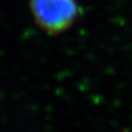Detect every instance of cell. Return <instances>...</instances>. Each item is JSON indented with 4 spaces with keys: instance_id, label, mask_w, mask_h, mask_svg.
Returning a JSON list of instances; mask_svg holds the SVG:
<instances>
[{
    "instance_id": "cell-1",
    "label": "cell",
    "mask_w": 132,
    "mask_h": 132,
    "mask_svg": "<svg viewBox=\"0 0 132 132\" xmlns=\"http://www.w3.org/2000/svg\"><path fill=\"white\" fill-rule=\"evenodd\" d=\"M30 10L36 24L51 34L65 31L78 15L76 0H30Z\"/></svg>"
}]
</instances>
